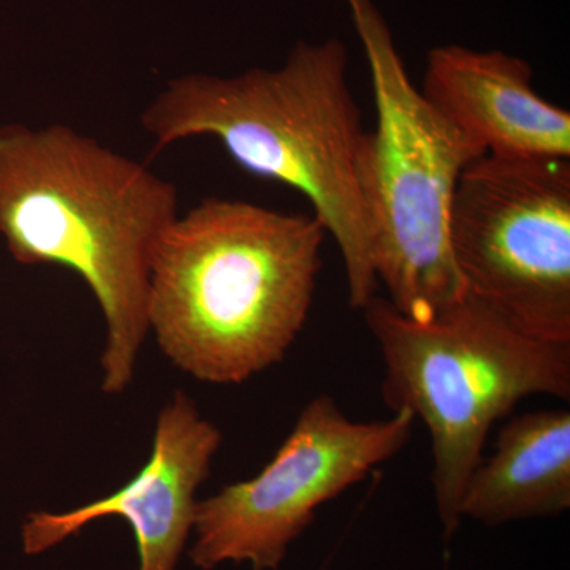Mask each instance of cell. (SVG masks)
Segmentation results:
<instances>
[{
	"label": "cell",
	"mask_w": 570,
	"mask_h": 570,
	"mask_svg": "<svg viewBox=\"0 0 570 570\" xmlns=\"http://www.w3.org/2000/svg\"><path fill=\"white\" fill-rule=\"evenodd\" d=\"M178 214L174 184L73 127L0 126V238L18 264L70 269L96 296L107 395L132 385L154 254Z\"/></svg>",
	"instance_id": "6da1fadb"
},
{
	"label": "cell",
	"mask_w": 570,
	"mask_h": 570,
	"mask_svg": "<svg viewBox=\"0 0 570 570\" xmlns=\"http://www.w3.org/2000/svg\"><path fill=\"white\" fill-rule=\"evenodd\" d=\"M325 236L313 214L205 198L160 236L149 335L198 382L236 385L258 376L283 362L305 328Z\"/></svg>",
	"instance_id": "7a4b0ae2"
},
{
	"label": "cell",
	"mask_w": 570,
	"mask_h": 570,
	"mask_svg": "<svg viewBox=\"0 0 570 570\" xmlns=\"http://www.w3.org/2000/svg\"><path fill=\"white\" fill-rule=\"evenodd\" d=\"M347 66L343 41L330 39L299 41L277 69L181 75L142 110L141 129L157 151L216 138L247 174L305 195L343 257L348 305L363 309L381 285L358 187L366 130Z\"/></svg>",
	"instance_id": "3957f363"
},
{
	"label": "cell",
	"mask_w": 570,
	"mask_h": 570,
	"mask_svg": "<svg viewBox=\"0 0 570 570\" xmlns=\"http://www.w3.org/2000/svg\"><path fill=\"white\" fill-rule=\"evenodd\" d=\"M362 311L384 360L385 403L430 431L434 499L450 539L493 426L527 397L570 400V343L524 335L469 295L430 321L377 295Z\"/></svg>",
	"instance_id": "277c9868"
},
{
	"label": "cell",
	"mask_w": 570,
	"mask_h": 570,
	"mask_svg": "<svg viewBox=\"0 0 570 570\" xmlns=\"http://www.w3.org/2000/svg\"><path fill=\"white\" fill-rule=\"evenodd\" d=\"M365 50L377 122L358 154L371 258L390 305L430 321L468 295L450 246V213L463 171L483 149L412 85L373 0H344Z\"/></svg>",
	"instance_id": "5b68a950"
},
{
	"label": "cell",
	"mask_w": 570,
	"mask_h": 570,
	"mask_svg": "<svg viewBox=\"0 0 570 570\" xmlns=\"http://www.w3.org/2000/svg\"><path fill=\"white\" fill-rule=\"evenodd\" d=\"M450 246L469 296L524 335L570 343V159L474 160Z\"/></svg>",
	"instance_id": "8992f818"
},
{
	"label": "cell",
	"mask_w": 570,
	"mask_h": 570,
	"mask_svg": "<svg viewBox=\"0 0 570 570\" xmlns=\"http://www.w3.org/2000/svg\"><path fill=\"white\" fill-rule=\"evenodd\" d=\"M415 422L406 409L390 419L356 422L332 396L313 397L255 478L198 499L190 561L202 570L225 562L279 569L317 510L395 459Z\"/></svg>",
	"instance_id": "52a82bcc"
},
{
	"label": "cell",
	"mask_w": 570,
	"mask_h": 570,
	"mask_svg": "<svg viewBox=\"0 0 570 570\" xmlns=\"http://www.w3.org/2000/svg\"><path fill=\"white\" fill-rule=\"evenodd\" d=\"M223 431L206 419L193 397L176 392L154 428L145 466L126 485L67 512L37 510L21 527L29 557L55 549L94 521L126 520L137 542L138 570H176L197 513V491L212 474Z\"/></svg>",
	"instance_id": "ba28073f"
},
{
	"label": "cell",
	"mask_w": 570,
	"mask_h": 570,
	"mask_svg": "<svg viewBox=\"0 0 570 570\" xmlns=\"http://www.w3.org/2000/svg\"><path fill=\"white\" fill-rule=\"evenodd\" d=\"M420 91L489 156L570 159V112L534 91L524 59L460 45L433 48Z\"/></svg>",
	"instance_id": "9c48e42d"
},
{
	"label": "cell",
	"mask_w": 570,
	"mask_h": 570,
	"mask_svg": "<svg viewBox=\"0 0 570 570\" xmlns=\"http://www.w3.org/2000/svg\"><path fill=\"white\" fill-rule=\"evenodd\" d=\"M570 508V412L543 409L505 420L461 497V520L485 527L554 517Z\"/></svg>",
	"instance_id": "30bf717a"
}]
</instances>
